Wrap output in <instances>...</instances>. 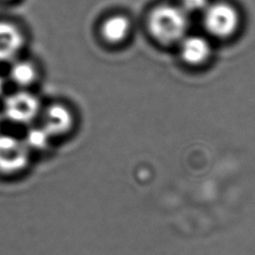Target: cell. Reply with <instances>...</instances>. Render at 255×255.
I'll return each instance as SVG.
<instances>
[{"label": "cell", "instance_id": "obj_2", "mask_svg": "<svg viewBox=\"0 0 255 255\" xmlns=\"http://www.w3.org/2000/svg\"><path fill=\"white\" fill-rule=\"evenodd\" d=\"M203 25L213 37L226 39L235 34L240 25L238 10L226 2L209 4L203 11Z\"/></svg>", "mask_w": 255, "mask_h": 255}, {"label": "cell", "instance_id": "obj_5", "mask_svg": "<svg viewBox=\"0 0 255 255\" xmlns=\"http://www.w3.org/2000/svg\"><path fill=\"white\" fill-rule=\"evenodd\" d=\"M74 119L71 111L63 105H52L43 114L41 126L54 137L68 133L73 127Z\"/></svg>", "mask_w": 255, "mask_h": 255}, {"label": "cell", "instance_id": "obj_9", "mask_svg": "<svg viewBox=\"0 0 255 255\" xmlns=\"http://www.w3.org/2000/svg\"><path fill=\"white\" fill-rule=\"evenodd\" d=\"M22 138L31 152L46 150L53 139L42 126L31 127Z\"/></svg>", "mask_w": 255, "mask_h": 255}, {"label": "cell", "instance_id": "obj_7", "mask_svg": "<svg viewBox=\"0 0 255 255\" xmlns=\"http://www.w3.org/2000/svg\"><path fill=\"white\" fill-rule=\"evenodd\" d=\"M23 46L21 32L12 24L0 22V62L13 59Z\"/></svg>", "mask_w": 255, "mask_h": 255}, {"label": "cell", "instance_id": "obj_6", "mask_svg": "<svg viewBox=\"0 0 255 255\" xmlns=\"http://www.w3.org/2000/svg\"><path fill=\"white\" fill-rule=\"evenodd\" d=\"M180 56L184 62L196 66L205 63L211 55V45L202 36L186 35L180 42Z\"/></svg>", "mask_w": 255, "mask_h": 255}, {"label": "cell", "instance_id": "obj_3", "mask_svg": "<svg viewBox=\"0 0 255 255\" xmlns=\"http://www.w3.org/2000/svg\"><path fill=\"white\" fill-rule=\"evenodd\" d=\"M31 151L22 137L0 133V172L12 174L22 171L30 161Z\"/></svg>", "mask_w": 255, "mask_h": 255}, {"label": "cell", "instance_id": "obj_12", "mask_svg": "<svg viewBox=\"0 0 255 255\" xmlns=\"http://www.w3.org/2000/svg\"><path fill=\"white\" fill-rule=\"evenodd\" d=\"M2 92H3V81H2V79L0 78V95L2 94Z\"/></svg>", "mask_w": 255, "mask_h": 255}, {"label": "cell", "instance_id": "obj_13", "mask_svg": "<svg viewBox=\"0 0 255 255\" xmlns=\"http://www.w3.org/2000/svg\"><path fill=\"white\" fill-rule=\"evenodd\" d=\"M2 123H3V119H2V117L0 116V133H1V127H2Z\"/></svg>", "mask_w": 255, "mask_h": 255}, {"label": "cell", "instance_id": "obj_4", "mask_svg": "<svg viewBox=\"0 0 255 255\" xmlns=\"http://www.w3.org/2000/svg\"><path fill=\"white\" fill-rule=\"evenodd\" d=\"M40 113L38 99L27 92H18L10 95L3 107V116L8 122L15 125H29Z\"/></svg>", "mask_w": 255, "mask_h": 255}, {"label": "cell", "instance_id": "obj_10", "mask_svg": "<svg viewBox=\"0 0 255 255\" xmlns=\"http://www.w3.org/2000/svg\"><path fill=\"white\" fill-rule=\"evenodd\" d=\"M10 76L19 86H28L35 80L36 72L30 63L18 62L12 66Z\"/></svg>", "mask_w": 255, "mask_h": 255}, {"label": "cell", "instance_id": "obj_1", "mask_svg": "<svg viewBox=\"0 0 255 255\" xmlns=\"http://www.w3.org/2000/svg\"><path fill=\"white\" fill-rule=\"evenodd\" d=\"M147 26L151 36L158 42L179 43L187 35L189 16L178 5L164 4L151 11Z\"/></svg>", "mask_w": 255, "mask_h": 255}, {"label": "cell", "instance_id": "obj_8", "mask_svg": "<svg viewBox=\"0 0 255 255\" xmlns=\"http://www.w3.org/2000/svg\"><path fill=\"white\" fill-rule=\"evenodd\" d=\"M130 21L124 15H114L106 19L102 25L103 38L112 44L125 41L130 32Z\"/></svg>", "mask_w": 255, "mask_h": 255}, {"label": "cell", "instance_id": "obj_11", "mask_svg": "<svg viewBox=\"0 0 255 255\" xmlns=\"http://www.w3.org/2000/svg\"><path fill=\"white\" fill-rule=\"evenodd\" d=\"M209 4V0H179L178 6L189 15V13H203Z\"/></svg>", "mask_w": 255, "mask_h": 255}]
</instances>
